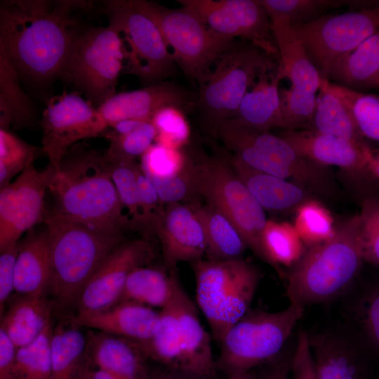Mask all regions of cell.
<instances>
[{
    "instance_id": "f35d334b",
    "label": "cell",
    "mask_w": 379,
    "mask_h": 379,
    "mask_svg": "<svg viewBox=\"0 0 379 379\" xmlns=\"http://www.w3.org/2000/svg\"><path fill=\"white\" fill-rule=\"evenodd\" d=\"M53 331L51 321L34 341L18 348L15 379H51Z\"/></svg>"
},
{
    "instance_id": "ac0fdd59",
    "label": "cell",
    "mask_w": 379,
    "mask_h": 379,
    "mask_svg": "<svg viewBox=\"0 0 379 379\" xmlns=\"http://www.w3.org/2000/svg\"><path fill=\"white\" fill-rule=\"evenodd\" d=\"M197 94L177 84L164 81L147 87L115 93L97 109L109 127L128 119L151 121L163 107L173 106L183 109L195 107Z\"/></svg>"
},
{
    "instance_id": "30bf717a",
    "label": "cell",
    "mask_w": 379,
    "mask_h": 379,
    "mask_svg": "<svg viewBox=\"0 0 379 379\" xmlns=\"http://www.w3.org/2000/svg\"><path fill=\"white\" fill-rule=\"evenodd\" d=\"M197 195L227 218L246 246L261 258L260 237L267 222L264 209L234 171L230 159L202 157L194 162Z\"/></svg>"
},
{
    "instance_id": "cb8c5ba5",
    "label": "cell",
    "mask_w": 379,
    "mask_h": 379,
    "mask_svg": "<svg viewBox=\"0 0 379 379\" xmlns=\"http://www.w3.org/2000/svg\"><path fill=\"white\" fill-rule=\"evenodd\" d=\"M86 352L91 364L119 379L149 378L148 359L136 341L102 331L91 333Z\"/></svg>"
},
{
    "instance_id": "5bb4252c",
    "label": "cell",
    "mask_w": 379,
    "mask_h": 379,
    "mask_svg": "<svg viewBox=\"0 0 379 379\" xmlns=\"http://www.w3.org/2000/svg\"><path fill=\"white\" fill-rule=\"evenodd\" d=\"M41 126L42 150L55 172L75 143L98 136L109 127L91 102L77 93L67 92L47 101Z\"/></svg>"
},
{
    "instance_id": "f907efd6",
    "label": "cell",
    "mask_w": 379,
    "mask_h": 379,
    "mask_svg": "<svg viewBox=\"0 0 379 379\" xmlns=\"http://www.w3.org/2000/svg\"><path fill=\"white\" fill-rule=\"evenodd\" d=\"M147 178L156 188L162 204L182 203L197 195L194 162L190 159L185 168L173 176L164 178Z\"/></svg>"
},
{
    "instance_id": "d6a6232c",
    "label": "cell",
    "mask_w": 379,
    "mask_h": 379,
    "mask_svg": "<svg viewBox=\"0 0 379 379\" xmlns=\"http://www.w3.org/2000/svg\"><path fill=\"white\" fill-rule=\"evenodd\" d=\"M35 112L20 84V75L0 47V128H25L34 125Z\"/></svg>"
},
{
    "instance_id": "b9f144b4",
    "label": "cell",
    "mask_w": 379,
    "mask_h": 379,
    "mask_svg": "<svg viewBox=\"0 0 379 379\" xmlns=\"http://www.w3.org/2000/svg\"><path fill=\"white\" fill-rule=\"evenodd\" d=\"M39 149L8 130L0 128V189L11 183L12 178L34 163Z\"/></svg>"
},
{
    "instance_id": "7c38bea8",
    "label": "cell",
    "mask_w": 379,
    "mask_h": 379,
    "mask_svg": "<svg viewBox=\"0 0 379 379\" xmlns=\"http://www.w3.org/2000/svg\"><path fill=\"white\" fill-rule=\"evenodd\" d=\"M102 12L121 39L128 73L149 86L175 72L173 55L158 27L134 8L130 0L105 1Z\"/></svg>"
},
{
    "instance_id": "7402d4cb",
    "label": "cell",
    "mask_w": 379,
    "mask_h": 379,
    "mask_svg": "<svg viewBox=\"0 0 379 379\" xmlns=\"http://www.w3.org/2000/svg\"><path fill=\"white\" fill-rule=\"evenodd\" d=\"M173 300L178 323L182 368L216 379L218 371L211 335L202 326L197 307L179 277L175 282Z\"/></svg>"
},
{
    "instance_id": "ee69618b",
    "label": "cell",
    "mask_w": 379,
    "mask_h": 379,
    "mask_svg": "<svg viewBox=\"0 0 379 379\" xmlns=\"http://www.w3.org/2000/svg\"><path fill=\"white\" fill-rule=\"evenodd\" d=\"M279 95L285 130L308 129L317 107L316 95L292 85L280 90Z\"/></svg>"
},
{
    "instance_id": "7dc6e473",
    "label": "cell",
    "mask_w": 379,
    "mask_h": 379,
    "mask_svg": "<svg viewBox=\"0 0 379 379\" xmlns=\"http://www.w3.org/2000/svg\"><path fill=\"white\" fill-rule=\"evenodd\" d=\"M189 158L178 149L152 145L141 156V169L147 177L168 178L180 173Z\"/></svg>"
},
{
    "instance_id": "6125c7cd",
    "label": "cell",
    "mask_w": 379,
    "mask_h": 379,
    "mask_svg": "<svg viewBox=\"0 0 379 379\" xmlns=\"http://www.w3.org/2000/svg\"><path fill=\"white\" fill-rule=\"evenodd\" d=\"M379 95V94H378Z\"/></svg>"
},
{
    "instance_id": "db71d44e",
    "label": "cell",
    "mask_w": 379,
    "mask_h": 379,
    "mask_svg": "<svg viewBox=\"0 0 379 379\" xmlns=\"http://www.w3.org/2000/svg\"><path fill=\"white\" fill-rule=\"evenodd\" d=\"M20 244H14L0 255V310L1 316L6 300L14 290L15 267Z\"/></svg>"
},
{
    "instance_id": "d590c367",
    "label": "cell",
    "mask_w": 379,
    "mask_h": 379,
    "mask_svg": "<svg viewBox=\"0 0 379 379\" xmlns=\"http://www.w3.org/2000/svg\"><path fill=\"white\" fill-rule=\"evenodd\" d=\"M261 259L281 274V267L293 268L306 250L294 226L287 222L267 220L260 237Z\"/></svg>"
},
{
    "instance_id": "f1b7e54d",
    "label": "cell",
    "mask_w": 379,
    "mask_h": 379,
    "mask_svg": "<svg viewBox=\"0 0 379 379\" xmlns=\"http://www.w3.org/2000/svg\"><path fill=\"white\" fill-rule=\"evenodd\" d=\"M55 302L46 294L22 295L10 306L1 329L17 348L34 341L51 321Z\"/></svg>"
},
{
    "instance_id": "bcb514c9",
    "label": "cell",
    "mask_w": 379,
    "mask_h": 379,
    "mask_svg": "<svg viewBox=\"0 0 379 379\" xmlns=\"http://www.w3.org/2000/svg\"><path fill=\"white\" fill-rule=\"evenodd\" d=\"M151 122L157 130V144L180 149L188 142L190 128L182 109L173 106L163 107L152 117Z\"/></svg>"
},
{
    "instance_id": "d6986e66",
    "label": "cell",
    "mask_w": 379,
    "mask_h": 379,
    "mask_svg": "<svg viewBox=\"0 0 379 379\" xmlns=\"http://www.w3.org/2000/svg\"><path fill=\"white\" fill-rule=\"evenodd\" d=\"M166 267L174 269L181 262H194L206 254V244L201 222L190 205L166 204L157 234Z\"/></svg>"
},
{
    "instance_id": "ba28073f",
    "label": "cell",
    "mask_w": 379,
    "mask_h": 379,
    "mask_svg": "<svg viewBox=\"0 0 379 379\" xmlns=\"http://www.w3.org/2000/svg\"><path fill=\"white\" fill-rule=\"evenodd\" d=\"M130 1L156 24L167 46L172 48L175 63L199 87L220 55L237 41L215 32L184 8L172 9L145 0Z\"/></svg>"
},
{
    "instance_id": "11a10c76",
    "label": "cell",
    "mask_w": 379,
    "mask_h": 379,
    "mask_svg": "<svg viewBox=\"0 0 379 379\" xmlns=\"http://www.w3.org/2000/svg\"><path fill=\"white\" fill-rule=\"evenodd\" d=\"M293 350L286 348L275 359L253 370V379H289Z\"/></svg>"
},
{
    "instance_id": "5b68a950",
    "label": "cell",
    "mask_w": 379,
    "mask_h": 379,
    "mask_svg": "<svg viewBox=\"0 0 379 379\" xmlns=\"http://www.w3.org/2000/svg\"><path fill=\"white\" fill-rule=\"evenodd\" d=\"M196 300L213 338L220 343L226 333L251 309L261 274L243 258L201 259L192 262Z\"/></svg>"
},
{
    "instance_id": "74e56055",
    "label": "cell",
    "mask_w": 379,
    "mask_h": 379,
    "mask_svg": "<svg viewBox=\"0 0 379 379\" xmlns=\"http://www.w3.org/2000/svg\"><path fill=\"white\" fill-rule=\"evenodd\" d=\"M323 84L345 103L362 136L379 142V95L353 91L324 79Z\"/></svg>"
},
{
    "instance_id": "e0dca14e",
    "label": "cell",
    "mask_w": 379,
    "mask_h": 379,
    "mask_svg": "<svg viewBox=\"0 0 379 379\" xmlns=\"http://www.w3.org/2000/svg\"><path fill=\"white\" fill-rule=\"evenodd\" d=\"M153 257L152 249L145 239L121 244L84 288L77 304L76 315L99 312L118 303L131 272L145 266Z\"/></svg>"
},
{
    "instance_id": "9f6ffc18",
    "label": "cell",
    "mask_w": 379,
    "mask_h": 379,
    "mask_svg": "<svg viewBox=\"0 0 379 379\" xmlns=\"http://www.w3.org/2000/svg\"><path fill=\"white\" fill-rule=\"evenodd\" d=\"M18 348L0 328V379H15Z\"/></svg>"
},
{
    "instance_id": "836d02e7",
    "label": "cell",
    "mask_w": 379,
    "mask_h": 379,
    "mask_svg": "<svg viewBox=\"0 0 379 379\" xmlns=\"http://www.w3.org/2000/svg\"><path fill=\"white\" fill-rule=\"evenodd\" d=\"M72 325L58 324L53 331L51 350L52 373L51 379H79L88 358L87 338Z\"/></svg>"
},
{
    "instance_id": "52a82bcc",
    "label": "cell",
    "mask_w": 379,
    "mask_h": 379,
    "mask_svg": "<svg viewBox=\"0 0 379 379\" xmlns=\"http://www.w3.org/2000/svg\"><path fill=\"white\" fill-rule=\"evenodd\" d=\"M246 165L295 183L308 190L331 193V177L324 167L300 156L286 140L269 131L242 126L232 119L220 124L212 133Z\"/></svg>"
},
{
    "instance_id": "9c48e42d",
    "label": "cell",
    "mask_w": 379,
    "mask_h": 379,
    "mask_svg": "<svg viewBox=\"0 0 379 379\" xmlns=\"http://www.w3.org/2000/svg\"><path fill=\"white\" fill-rule=\"evenodd\" d=\"M277 68L275 59L246 41H237L223 53L199 87L195 103L211 133L234 116L262 71Z\"/></svg>"
},
{
    "instance_id": "7a4b0ae2",
    "label": "cell",
    "mask_w": 379,
    "mask_h": 379,
    "mask_svg": "<svg viewBox=\"0 0 379 379\" xmlns=\"http://www.w3.org/2000/svg\"><path fill=\"white\" fill-rule=\"evenodd\" d=\"M48 190L53 206L49 213L107 232L131 225L103 154L72 146L55 172Z\"/></svg>"
},
{
    "instance_id": "44dd1931",
    "label": "cell",
    "mask_w": 379,
    "mask_h": 379,
    "mask_svg": "<svg viewBox=\"0 0 379 379\" xmlns=\"http://www.w3.org/2000/svg\"><path fill=\"white\" fill-rule=\"evenodd\" d=\"M279 136L300 156L312 163L324 167L338 166L363 178H374L366 161V142L354 143L310 129L284 130Z\"/></svg>"
},
{
    "instance_id": "603a6c76",
    "label": "cell",
    "mask_w": 379,
    "mask_h": 379,
    "mask_svg": "<svg viewBox=\"0 0 379 379\" xmlns=\"http://www.w3.org/2000/svg\"><path fill=\"white\" fill-rule=\"evenodd\" d=\"M160 318V312L149 306L123 301L104 310L75 315L71 321L77 326H87L138 343H145L156 333Z\"/></svg>"
},
{
    "instance_id": "1f68e13d",
    "label": "cell",
    "mask_w": 379,
    "mask_h": 379,
    "mask_svg": "<svg viewBox=\"0 0 379 379\" xmlns=\"http://www.w3.org/2000/svg\"><path fill=\"white\" fill-rule=\"evenodd\" d=\"M168 269V268H166ZM142 266L129 274L119 302L129 301L162 309L172 300L178 277L175 268Z\"/></svg>"
},
{
    "instance_id": "f546056e",
    "label": "cell",
    "mask_w": 379,
    "mask_h": 379,
    "mask_svg": "<svg viewBox=\"0 0 379 379\" xmlns=\"http://www.w3.org/2000/svg\"><path fill=\"white\" fill-rule=\"evenodd\" d=\"M330 80L359 92L379 89V31L343 56L333 66Z\"/></svg>"
},
{
    "instance_id": "ffe728a7",
    "label": "cell",
    "mask_w": 379,
    "mask_h": 379,
    "mask_svg": "<svg viewBox=\"0 0 379 379\" xmlns=\"http://www.w3.org/2000/svg\"><path fill=\"white\" fill-rule=\"evenodd\" d=\"M308 338L318 379H371L364 350L348 335L327 331Z\"/></svg>"
},
{
    "instance_id": "681fc988",
    "label": "cell",
    "mask_w": 379,
    "mask_h": 379,
    "mask_svg": "<svg viewBox=\"0 0 379 379\" xmlns=\"http://www.w3.org/2000/svg\"><path fill=\"white\" fill-rule=\"evenodd\" d=\"M358 215L364 260L379 265V196L366 197Z\"/></svg>"
},
{
    "instance_id": "7bdbcfd3",
    "label": "cell",
    "mask_w": 379,
    "mask_h": 379,
    "mask_svg": "<svg viewBox=\"0 0 379 379\" xmlns=\"http://www.w3.org/2000/svg\"><path fill=\"white\" fill-rule=\"evenodd\" d=\"M157 130L151 121H143L133 131L123 135L109 133V147L103 154L110 161L133 162L152 145Z\"/></svg>"
},
{
    "instance_id": "f5cc1de1",
    "label": "cell",
    "mask_w": 379,
    "mask_h": 379,
    "mask_svg": "<svg viewBox=\"0 0 379 379\" xmlns=\"http://www.w3.org/2000/svg\"><path fill=\"white\" fill-rule=\"evenodd\" d=\"M289 379H318L310 350L308 333L301 331L293 350Z\"/></svg>"
},
{
    "instance_id": "f6af8a7d",
    "label": "cell",
    "mask_w": 379,
    "mask_h": 379,
    "mask_svg": "<svg viewBox=\"0 0 379 379\" xmlns=\"http://www.w3.org/2000/svg\"><path fill=\"white\" fill-rule=\"evenodd\" d=\"M105 160L123 209L127 211L131 218V225L140 227L141 213L139 190L135 172V161L118 162Z\"/></svg>"
},
{
    "instance_id": "91938a15",
    "label": "cell",
    "mask_w": 379,
    "mask_h": 379,
    "mask_svg": "<svg viewBox=\"0 0 379 379\" xmlns=\"http://www.w3.org/2000/svg\"><path fill=\"white\" fill-rule=\"evenodd\" d=\"M143 121H145L138 119H128L118 121L109 126L112 128V131L110 133L115 135H123L128 133L135 129Z\"/></svg>"
},
{
    "instance_id": "4fadbf2b",
    "label": "cell",
    "mask_w": 379,
    "mask_h": 379,
    "mask_svg": "<svg viewBox=\"0 0 379 379\" xmlns=\"http://www.w3.org/2000/svg\"><path fill=\"white\" fill-rule=\"evenodd\" d=\"M291 26L321 77L328 80L333 66L343 56L379 31V4Z\"/></svg>"
},
{
    "instance_id": "6da1fadb",
    "label": "cell",
    "mask_w": 379,
    "mask_h": 379,
    "mask_svg": "<svg viewBox=\"0 0 379 379\" xmlns=\"http://www.w3.org/2000/svg\"><path fill=\"white\" fill-rule=\"evenodd\" d=\"M92 1L8 0L0 4V47L19 75L42 84L60 77Z\"/></svg>"
},
{
    "instance_id": "680465c9",
    "label": "cell",
    "mask_w": 379,
    "mask_h": 379,
    "mask_svg": "<svg viewBox=\"0 0 379 379\" xmlns=\"http://www.w3.org/2000/svg\"><path fill=\"white\" fill-rule=\"evenodd\" d=\"M364 152L369 172L375 179L379 180V148H372L366 144Z\"/></svg>"
},
{
    "instance_id": "4dcf8cb0",
    "label": "cell",
    "mask_w": 379,
    "mask_h": 379,
    "mask_svg": "<svg viewBox=\"0 0 379 379\" xmlns=\"http://www.w3.org/2000/svg\"><path fill=\"white\" fill-rule=\"evenodd\" d=\"M190 206L204 232L206 259L226 260L242 258L248 247L233 223L208 204L194 202Z\"/></svg>"
},
{
    "instance_id": "e575fe53",
    "label": "cell",
    "mask_w": 379,
    "mask_h": 379,
    "mask_svg": "<svg viewBox=\"0 0 379 379\" xmlns=\"http://www.w3.org/2000/svg\"><path fill=\"white\" fill-rule=\"evenodd\" d=\"M317 97V107L308 129L320 134L354 143H364L350 110L336 95L324 85Z\"/></svg>"
},
{
    "instance_id": "2e32d148",
    "label": "cell",
    "mask_w": 379,
    "mask_h": 379,
    "mask_svg": "<svg viewBox=\"0 0 379 379\" xmlns=\"http://www.w3.org/2000/svg\"><path fill=\"white\" fill-rule=\"evenodd\" d=\"M48 164L39 171L34 163L0 191V253L18 243L25 232L44 221L45 196L55 173Z\"/></svg>"
},
{
    "instance_id": "60d3db41",
    "label": "cell",
    "mask_w": 379,
    "mask_h": 379,
    "mask_svg": "<svg viewBox=\"0 0 379 379\" xmlns=\"http://www.w3.org/2000/svg\"><path fill=\"white\" fill-rule=\"evenodd\" d=\"M341 0H260L270 17L286 20L291 25L313 22L329 9L347 5Z\"/></svg>"
},
{
    "instance_id": "816d5d0a",
    "label": "cell",
    "mask_w": 379,
    "mask_h": 379,
    "mask_svg": "<svg viewBox=\"0 0 379 379\" xmlns=\"http://www.w3.org/2000/svg\"><path fill=\"white\" fill-rule=\"evenodd\" d=\"M135 172L140 195L141 222L140 227L147 233L157 234V230L163 210L157 191L151 181L145 175L137 163Z\"/></svg>"
},
{
    "instance_id": "c3c4849f",
    "label": "cell",
    "mask_w": 379,
    "mask_h": 379,
    "mask_svg": "<svg viewBox=\"0 0 379 379\" xmlns=\"http://www.w3.org/2000/svg\"><path fill=\"white\" fill-rule=\"evenodd\" d=\"M354 318L364 340L379 356V284L361 293L354 307Z\"/></svg>"
},
{
    "instance_id": "83f0119b",
    "label": "cell",
    "mask_w": 379,
    "mask_h": 379,
    "mask_svg": "<svg viewBox=\"0 0 379 379\" xmlns=\"http://www.w3.org/2000/svg\"><path fill=\"white\" fill-rule=\"evenodd\" d=\"M232 166L264 210L285 212L311 199L307 190L285 179L255 170L231 157Z\"/></svg>"
},
{
    "instance_id": "d4e9b609",
    "label": "cell",
    "mask_w": 379,
    "mask_h": 379,
    "mask_svg": "<svg viewBox=\"0 0 379 379\" xmlns=\"http://www.w3.org/2000/svg\"><path fill=\"white\" fill-rule=\"evenodd\" d=\"M281 80L277 69L262 71L230 119L261 131H269L274 128L285 130L279 90Z\"/></svg>"
},
{
    "instance_id": "8992f818",
    "label": "cell",
    "mask_w": 379,
    "mask_h": 379,
    "mask_svg": "<svg viewBox=\"0 0 379 379\" xmlns=\"http://www.w3.org/2000/svg\"><path fill=\"white\" fill-rule=\"evenodd\" d=\"M305 307L296 303L278 312L249 310L225 335L216 366L228 378L250 372L278 357Z\"/></svg>"
},
{
    "instance_id": "ab89813d",
    "label": "cell",
    "mask_w": 379,
    "mask_h": 379,
    "mask_svg": "<svg viewBox=\"0 0 379 379\" xmlns=\"http://www.w3.org/2000/svg\"><path fill=\"white\" fill-rule=\"evenodd\" d=\"M293 226L303 244L309 248L329 240L335 232L330 211L312 199L295 209Z\"/></svg>"
},
{
    "instance_id": "484cf974",
    "label": "cell",
    "mask_w": 379,
    "mask_h": 379,
    "mask_svg": "<svg viewBox=\"0 0 379 379\" xmlns=\"http://www.w3.org/2000/svg\"><path fill=\"white\" fill-rule=\"evenodd\" d=\"M270 18L279 52V76L281 79H289L292 86L316 94L323 78L310 60L302 41L286 20Z\"/></svg>"
},
{
    "instance_id": "9a60e30c",
    "label": "cell",
    "mask_w": 379,
    "mask_h": 379,
    "mask_svg": "<svg viewBox=\"0 0 379 379\" xmlns=\"http://www.w3.org/2000/svg\"><path fill=\"white\" fill-rule=\"evenodd\" d=\"M215 32L241 38L279 60L270 15L260 0H178Z\"/></svg>"
},
{
    "instance_id": "4316f807",
    "label": "cell",
    "mask_w": 379,
    "mask_h": 379,
    "mask_svg": "<svg viewBox=\"0 0 379 379\" xmlns=\"http://www.w3.org/2000/svg\"><path fill=\"white\" fill-rule=\"evenodd\" d=\"M14 290L22 295L46 294L51 284V262L46 227L32 228L19 244Z\"/></svg>"
},
{
    "instance_id": "6f0895ef",
    "label": "cell",
    "mask_w": 379,
    "mask_h": 379,
    "mask_svg": "<svg viewBox=\"0 0 379 379\" xmlns=\"http://www.w3.org/2000/svg\"><path fill=\"white\" fill-rule=\"evenodd\" d=\"M149 379H213L180 368L157 364L151 368Z\"/></svg>"
},
{
    "instance_id": "94428289",
    "label": "cell",
    "mask_w": 379,
    "mask_h": 379,
    "mask_svg": "<svg viewBox=\"0 0 379 379\" xmlns=\"http://www.w3.org/2000/svg\"><path fill=\"white\" fill-rule=\"evenodd\" d=\"M89 360L81 372L79 379H119L112 374L96 368H89Z\"/></svg>"
},
{
    "instance_id": "3957f363",
    "label": "cell",
    "mask_w": 379,
    "mask_h": 379,
    "mask_svg": "<svg viewBox=\"0 0 379 379\" xmlns=\"http://www.w3.org/2000/svg\"><path fill=\"white\" fill-rule=\"evenodd\" d=\"M363 258L358 213L341 222L333 237L310 247L286 277L290 303L302 306L335 300L358 276Z\"/></svg>"
},
{
    "instance_id": "8d00e7d4",
    "label": "cell",
    "mask_w": 379,
    "mask_h": 379,
    "mask_svg": "<svg viewBox=\"0 0 379 379\" xmlns=\"http://www.w3.org/2000/svg\"><path fill=\"white\" fill-rule=\"evenodd\" d=\"M160 323L154 335L145 343H138L148 360L157 364L182 368V350L178 323L172 300L160 311Z\"/></svg>"
},
{
    "instance_id": "277c9868",
    "label": "cell",
    "mask_w": 379,
    "mask_h": 379,
    "mask_svg": "<svg viewBox=\"0 0 379 379\" xmlns=\"http://www.w3.org/2000/svg\"><path fill=\"white\" fill-rule=\"evenodd\" d=\"M51 262V292L57 305L76 306L88 281L106 258L122 244V232L97 230L46 213Z\"/></svg>"
},
{
    "instance_id": "8fae6325",
    "label": "cell",
    "mask_w": 379,
    "mask_h": 379,
    "mask_svg": "<svg viewBox=\"0 0 379 379\" xmlns=\"http://www.w3.org/2000/svg\"><path fill=\"white\" fill-rule=\"evenodd\" d=\"M125 55L119 34L109 25L82 29L60 78L98 108L116 93Z\"/></svg>"
}]
</instances>
